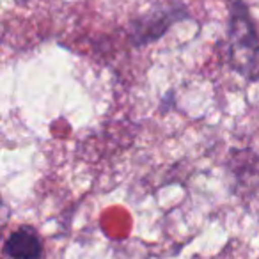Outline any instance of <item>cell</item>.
Wrapping results in <instances>:
<instances>
[{
  "label": "cell",
  "mask_w": 259,
  "mask_h": 259,
  "mask_svg": "<svg viewBox=\"0 0 259 259\" xmlns=\"http://www.w3.org/2000/svg\"><path fill=\"white\" fill-rule=\"evenodd\" d=\"M6 259H43L45 248L39 233L32 226L16 227L4 241Z\"/></svg>",
  "instance_id": "obj_3"
},
{
  "label": "cell",
  "mask_w": 259,
  "mask_h": 259,
  "mask_svg": "<svg viewBox=\"0 0 259 259\" xmlns=\"http://www.w3.org/2000/svg\"><path fill=\"white\" fill-rule=\"evenodd\" d=\"M181 20H190V15H188L185 6L158 4L130 22L128 25L130 41L137 48L148 47V45L162 39L169 32L170 27L174 23L181 22Z\"/></svg>",
  "instance_id": "obj_2"
},
{
  "label": "cell",
  "mask_w": 259,
  "mask_h": 259,
  "mask_svg": "<svg viewBox=\"0 0 259 259\" xmlns=\"http://www.w3.org/2000/svg\"><path fill=\"white\" fill-rule=\"evenodd\" d=\"M227 66L247 82H259V36L245 0H227Z\"/></svg>",
  "instance_id": "obj_1"
},
{
  "label": "cell",
  "mask_w": 259,
  "mask_h": 259,
  "mask_svg": "<svg viewBox=\"0 0 259 259\" xmlns=\"http://www.w3.org/2000/svg\"><path fill=\"white\" fill-rule=\"evenodd\" d=\"M227 169L238 185H250L252 180L259 183V156L252 149H231Z\"/></svg>",
  "instance_id": "obj_4"
}]
</instances>
